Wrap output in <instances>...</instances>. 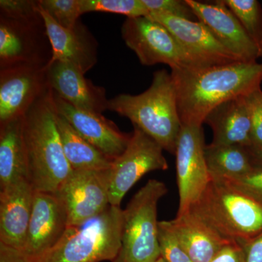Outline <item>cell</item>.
Instances as JSON below:
<instances>
[{
	"mask_svg": "<svg viewBox=\"0 0 262 262\" xmlns=\"http://www.w3.org/2000/svg\"><path fill=\"white\" fill-rule=\"evenodd\" d=\"M50 89L62 99L76 108L102 114L108 110L106 90L96 85L72 63L50 61L47 67Z\"/></svg>",
	"mask_w": 262,
	"mask_h": 262,
	"instance_id": "e0dca14e",
	"label": "cell"
},
{
	"mask_svg": "<svg viewBox=\"0 0 262 262\" xmlns=\"http://www.w3.org/2000/svg\"><path fill=\"white\" fill-rule=\"evenodd\" d=\"M149 13H162L191 20H198L186 0H142Z\"/></svg>",
	"mask_w": 262,
	"mask_h": 262,
	"instance_id": "4dcf8cb0",
	"label": "cell"
},
{
	"mask_svg": "<svg viewBox=\"0 0 262 262\" xmlns=\"http://www.w3.org/2000/svg\"><path fill=\"white\" fill-rule=\"evenodd\" d=\"M251 121L252 147L251 149H262V91L258 89L246 96Z\"/></svg>",
	"mask_w": 262,
	"mask_h": 262,
	"instance_id": "1f68e13d",
	"label": "cell"
},
{
	"mask_svg": "<svg viewBox=\"0 0 262 262\" xmlns=\"http://www.w3.org/2000/svg\"><path fill=\"white\" fill-rule=\"evenodd\" d=\"M190 211L229 244L244 247L262 233V205L211 178Z\"/></svg>",
	"mask_w": 262,
	"mask_h": 262,
	"instance_id": "277c9868",
	"label": "cell"
},
{
	"mask_svg": "<svg viewBox=\"0 0 262 262\" xmlns=\"http://www.w3.org/2000/svg\"><path fill=\"white\" fill-rule=\"evenodd\" d=\"M24 139L34 191L56 193L73 170L63 151L51 89L24 115Z\"/></svg>",
	"mask_w": 262,
	"mask_h": 262,
	"instance_id": "7a4b0ae2",
	"label": "cell"
},
{
	"mask_svg": "<svg viewBox=\"0 0 262 262\" xmlns=\"http://www.w3.org/2000/svg\"><path fill=\"white\" fill-rule=\"evenodd\" d=\"M204 123L213 131L212 144L251 149V121L246 96L228 100L212 110Z\"/></svg>",
	"mask_w": 262,
	"mask_h": 262,
	"instance_id": "ffe728a7",
	"label": "cell"
},
{
	"mask_svg": "<svg viewBox=\"0 0 262 262\" xmlns=\"http://www.w3.org/2000/svg\"><path fill=\"white\" fill-rule=\"evenodd\" d=\"M25 179H28V165L23 116L0 124V189Z\"/></svg>",
	"mask_w": 262,
	"mask_h": 262,
	"instance_id": "7402d4cb",
	"label": "cell"
},
{
	"mask_svg": "<svg viewBox=\"0 0 262 262\" xmlns=\"http://www.w3.org/2000/svg\"><path fill=\"white\" fill-rule=\"evenodd\" d=\"M48 65L0 70V124L24 116L48 89Z\"/></svg>",
	"mask_w": 262,
	"mask_h": 262,
	"instance_id": "4fadbf2b",
	"label": "cell"
},
{
	"mask_svg": "<svg viewBox=\"0 0 262 262\" xmlns=\"http://www.w3.org/2000/svg\"><path fill=\"white\" fill-rule=\"evenodd\" d=\"M251 39L262 46V9L257 0H223Z\"/></svg>",
	"mask_w": 262,
	"mask_h": 262,
	"instance_id": "d4e9b609",
	"label": "cell"
},
{
	"mask_svg": "<svg viewBox=\"0 0 262 262\" xmlns=\"http://www.w3.org/2000/svg\"><path fill=\"white\" fill-rule=\"evenodd\" d=\"M211 262H246L244 248L236 244L226 245Z\"/></svg>",
	"mask_w": 262,
	"mask_h": 262,
	"instance_id": "d6a6232c",
	"label": "cell"
},
{
	"mask_svg": "<svg viewBox=\"0 0 262 262\" xmlns=\"http://www.w3.org/2000/svg\"><path fill=\"white\" fill-rule=\"evenodd\" d=\"M203 126L182 125L176 149L178 213L187 212L201 198L211 177L205 156Z\"/></svg>",
	"mask_w": 262,
	"mask_h": 262,
	"instance_id": "30bf717a",
	"label": "cell"
},
{
	"mask_svg": "<svg viewBox=\"0 0 262 262\" xmlns=\"http://www.w3.org/2000/svg\"><path fill=\"white\" fill-rule=\"evenodd\" d=\"M53 101L57 113L64 117L82 138L108 158L117 159L126 149L131 135L119 130L102 114L76 108L54 92Z\"/></svg>",
	"mask_w": 262,
	"mask_h": 262,
	"instance_id": "2e32d148",
	"label": "cell"
},
{
	"mask_svg": "<svg viewBox=\"0 0 262 262\" xmlns=\"http://www.w3.org/2000/svg\"><path fill=\"white\" fill-rule=\"evenodd\" d=\"M34 192L27 179L0 189V244L23 251Z\"/></svg>",
	"mask_w": 262,
	"mask_h": 262,
	"instance_id": "d6986e66",
	"label": "cell"
},
{
	"mask_svg": "<svg viewBox=\"0 0 262 262\" xmlns=\"http://www.w3.org/2000/svg\"><path fill=\"white\" fill-rule=\"evenodd\" d=\"M170 75L182 125L203 126L208 113L221 103L261 89L262 63L237 61L205 69H176Z\"/></svg>",
	"mask_w": 262,
	"mask_h": 262,
	"instance_id": "6da1fadb",
	"label": "cell"
},
{
	"mask_svg": "<svg viewBox=\"0 0 262 262\" xmlns=\"http://www.w3.org/2000/svg\"><path fill=\"white\" fill-rule=\"evenodd\" d=\"M211 178L231 179L246 175L256 166L251 150L235 145L211 144L205 148Z\"/></svg>",
	"mask_w": 262,
	"mask_h": 262,
	"instance_id": "cb8c5ba5",
	"label": "cell"
},
{
	"mask_svg": "<svg viewBox=\"0 0 262 262\" xmlns=\"http://www.w3.org/2000/svg\"><path fill=\"white\" fill-rule=\"evenodd\" d=\"M168 169L163 148L145 133L134 127L126 149L114 160L110 168V205L120 206L125 194L145 174Z\"/></svg>",
	"mask_w": 262,
	"mask_h": 262,
	"instance_id": "ba28073f",
	"label": "cell"
},
{
	"mask_svg": "<svg viewBox=\"0 0 262 262\" xmlns=\"http://www.w3.org/2000/svg\"><path fill=\"white\" fill-rule=\"evenodd\" d=\"M244 248L246 262H262V233Z\"/></svg>",
	"mask_w": 262,
	"mask_h": 262,
	"instance_id": "836d02e7",
	"label": "cell"
},
{
	"mask_svg": "<svg viewBox=\"0 0 262 262\" xmlns=\"http://www.w3.org/2000/svg\"><path fill=\"white\" fill-rule=\"evenodd\" d=\"M37 5L64 29L73 28L82 15L80 0H38Z\"/></svg>",
	"mask_w": 262,
	"mask_h": 262,
	"instance_id": "4316f807",
	"label": "cell"
},
{
	"mask_svg": "<svg viewBox=\"0 0 262 262\" xmlns=\"http://www.w3.org/2000/svg\"><path fill=\"white\" fill-rule=\"evenodd\" d=\"M122 39L141 64L168 65L171 70L192 69L191 62L168 29L148 16L127 18L121 28Z\"/></svg>",
	"mask_w": 262,
	"mask_h": 262,
	"instance_id": "52a82bcc",
	"label": "cell"
},
{
	"mask_svg": "<svg viewBox=\"0 0 262 262\" xmlns=\"http://www.w3.org/2000/svg\"><path fill=\"white\" fill-rule=\"evenodd\" d=\"M68 227L64 205L55 193L34 192L32 215L22 252L34 259L51 249Z\"/></svg>",
	"mask_w": 262,
	"mask_h": 262,
	"instance_id": "5bb4252c",
	"label": "cell"
},
{
	"mask_svg": "<svg viewBox=\"0 0 262 262\" xmlns=\"http://www.w3.org/2000/svg\"><path fill=\"white\" fill-rule=\"evenodd\" d=\"M52 56L44 20L33 23L0 16V70L18 65H48Z\"/></svg>",
	"mask_w": 262,
	"mask_h": 262,
	"instance_id": "8fae6325",
	"label": "cell"
},
{
	"mask_svg": "<svg viewBox=\"0 0 262 262\" xmlns=\"http://www.w3.org/2000/svg\"><path fill=\"white\" fill-rule=\"evenodd\" d=\"M158 225V238L162 257L167 262H194L176 237L170 221H162Z\"/></svg>",
	"mask_w": 262,
	"mask_h": 262,
	"instance_id": "83f0119b",
	"label": "cell"
},
{
	"mask_svg": "<svg viewBox=\"0 0 262 262\" xmlns=\"http://www.w3.org/2000/svg\"><path fill=\"white\" fill-rule=\"evenodd\" d=\"M216 179V178H215ZM234 189L262 205V166L256 165L246 175L231 179H220Z\"/></svg>",
	"mask_w": 262,
	"mask_h": 262,
	"instance_id": "f546056e",
	"label": "cell"
},
{
	"mask_svg": "<svg viewBox=\"0 0 262 262\" xmlns=\"http://www.w3.org/2000/svg\"><path fill=\"white\" fill-rule=\"evenodd\" d=\"M110 168L73 170L55 193L64 205L68 227L82 225L110 206Z\"/></svg>",
	"mask_w": 262,
	"mask_h": 262,
	"instance_id": "9c48e42d",
	"label": "cell"
},
{
	"mask_svg": "<svg viewBox=\"0 0 262 262\" xmlns=\"http://www.w3.org/2000/svg\"><path fill=\"white\" fill-rule=\"evenodd\" d=\"M251 150L252 153L253 159H254L255 163L257 165H261L262 166V149L258 150Z\"/></svg>",
	"mask_w": 262,
	"mask_h": 262,
	"instance_id": "d590c367",
	"label": "cell"
},
{
	"mask_svg": "<svg viewBox=\"0 0 262 262\" xmlns=\"http://www.w3.org/2000/svg\"><path fill=\"white\" fill-rule=\"evenodd\" d=\"M165 183L150 179L123 210L121 246L113 262H155L161 256L158 205L168 193Z\"/></svg>",
	"mask_w": 262,
	"mask_h": 262,
	"instance_id": "8992f818",
	"label": "cell"
},
{
	"mask_svg": "<svg viewBox=\"0 0 262 262\" xmlns=\"http://www.w3.org/2000/svg\"><path fill=\"white\" fill-rule=\"evenodd\" d=\"M38 10L46 24L53 50L51 61L72 63L85 75L98 61V42L93 34L80 20L73 28L64 29L47 13L39 8Z\"/></svg>",
	"mask_w": 262,
	"mask_h": 262,
	"instance_id": "ac0fdd59",
	"label": "cell"
},
{
	"mask_svg": "<svg viewBox=\"0 0 262 262\" xmlns=\"http://www.w3.org/2000/svg\"><path fill=\"white\" fill-rule=\"evenodd\" d=\"M155 262H167V261H165V260L164 259V258L163 257H162V256H160V257L159 258H158V259L157 260V261H155Z\"/></svg>",
	"mask_w": 262,
	"mask_h": 262,
	"instance_id": "8d00e7d4",
	"label": "cell"
},
{
	"mask_svg": "<svg viewBox=\"0 0 262 262\" xmlns=\"http://www.w3.org/2000/svg\"><path fill=\"white\" fill-rule=\"evenodd\" d=\"M173 36L191 62L192 69H205L241 61L199 20L162 13H149Z\"/></svg>",
	"mask_w": 262,
	"mask_h": 262,
	"instance_id": "7c38bea8",
	"label": "cell"
},
{
	"mask_svg": "<svg viewBox=\"0 0 262 262\" xmlns=\"http://www.w3.org/2000/svg\"><path fill=\"white\" fill-rule=\"evenodd\" d=\"M0 16L25 22H41L43 18L37 8V1L1 0Z\"/></svg>",
	"mask_w": 262,
	"mask_h": 262,
	"instance_id": "f1b7e54d",
	"label": "cell"
},
{
	"mask_svg": "<svg viewBox=\"0 0 262 262\" xmlns=\"http://www.w3.org/2000/svg\"><path fill=\"white\" fill-rule=\"evenodd\" d=\"M123 210L108 206L97 216L70 226L60 241L31 262L113 261L121 246Z\"/></svg>",
	"mask_w": 262,
	"mask_h": 262,
	"instance_id": "5b68a950",
	"label": "cell"
},
{
	"mask_svg": "<svg viewBox=\"0 0 262 262\" xmlns=\"http://www.w3.org/2000/svg\"><path fill=\"white\" fill-rule=\"evenodd\" d=\"M80 4L82 15L90 12L115 13L127 18L149 15L142 0H80Z\"/></svg>",
	"mask_w": 262,
	"mask_h": 262,
	"instance_id": "484cf974",
	"label": "cell"
},
{
	"mask_svg": "<svg viewBox=\"0 0 262 262\" xmlns=\"http://www.w3.org/2000/svg\"><path fill=\"white\" fill-rule=\"evenodd\" d=\"M196 19L211 30L215 38L241 61L256 62L260 49L248 35L237 17L223 1L204 3L186 0Z\"/></svg>",
	"mask_w": 262,
	"mask_h": 262,
	"instance_id": "9a60e30c",
	"label": "cell"
},
{
	"mask_svg": "<svg viewBox=\"0 0 262 262\" xmlns=\"http://www.w3.org/2000/svg\"><path fill=\"white\" fill-rule=\"evenodd\" d=\"M56 122L63 151L72 170H105L111 168L115 160L108 158L90 144L71 126L64 117L57 112Z\"/></svg>",
	"mask_w": 262,
	"mask_h": 262,
	"instance_id": "603a6c76",
	"label": "cell"
},
{
	"mask_svg": "<svg viewBox=\"0 0 262 262\" xmlns=\"http://www.w3.org/2000/svg\"><path fill=\"white\" fill-rule=\"evenodd\" d=\"M108 110L127 117L163 150L175 155L182 123L175 84L166 70L155 72L151 85L142 94H120L108 100Z\"/></svg>",
	"mask_w": 262,
	"mask_h": 262,
	"instance_id": "3957f363",
	"label": "cell"
},
{
	"mask_svg": "<svg viewBox=\"0 0 262 262\" xmlns=\"http://www.w3.org/2000/svg\"><path fill=\"white\" fill-rule=\"evenodd\" d=\"M260 57H262V46L261 47V49H260Z\"/></svg>",
	"mask_w": 262,
	"mask_h": 262,
	"instance_id": "74e56055",
	"label": "cell"
},
{
	"mask_svg": "<svg viewBox=\"0 0 262 262\" xmlns=\"http://www.w3.org/2000/svg\"><path fill=\"white\" fill-rule=\"evenodd\" d=\"M170 222L181 246L194 262H211L229 244L190 211Z\"/></svg>",
	"mask_w": 262,
	"mask_h": 262,
	"instance_id": "44dd1931",
	"label": "cell"
},
{
	"mask_svg": "<svg viewBox=\"0 0 262 262\" xmlns=\"http://www.w3.org/2000/svg\"><path fill=\"white\" fill-rule=\"evenodd\" d=\"M0 262H31L20 250L0 244Z\"/></svg>",
	"mask_w": 262,
	"mask_h": 262,
	"instance_id": "e575fe53",
	"label": "cell"
}]
</instances>
